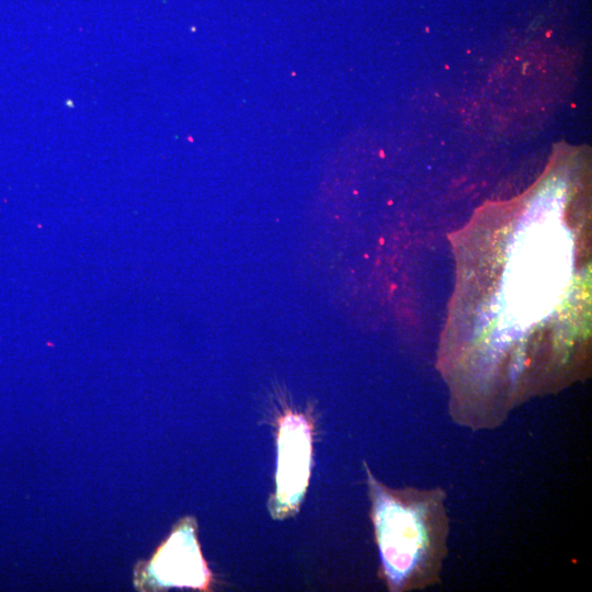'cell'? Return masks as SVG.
Instances as JSON below:
<instances>
[{"mask_svg":"<svg viewBox=\"0 0 592 592\" xmlns=\"http://www.w3.org/2000/svg\"><path fill=\"white\" fill-rule=\"evenodd\" d=\"M460 235L437 368L452 420L492 430L590 376V235L544 197L492 231Z\"/></svg>","mask_w":592,"mask_h":592,"instance_id":"cell-1","label":"cell"},{"mask_svg":"<svg viewBox=\"0 0 592 592\" xmlns=\"http://www.w3.org/2000/svg\"><path fill=\"white\" fill-rule=\"evenodd\" d=\"M365 468L379 572L388 590L407 592L437 584L449 533L446 491L440 487L391 489Z\"/></svg>","mask_w":592,"mask_h":592,"instance_id":"cell-2","label":"cell"},{"mask_svg":"<svg viewBox=\"0 0 592 592\" xmlns=\"http://www.w3.org/2000/svg\"><path fill=\"white\" fill-rule=\"evenodd\" d=\"M192 519L181 521L146 563L135 567L138 590L191 588L207 590L210 572L202 557Z\"/></svg>","mask_w":592,"mask_h":592,"instance_id":"cell-3","label":"cell"},{"mask_svg":"<svg viewBox=\"0 0 592 592\" xmlns=\"http://www.w3.org/2000/svg\"><path fill=\"white\" fill-rule=\"evenodd\" d=\"M311 430L301 414L282 418L277 434L276 490L271 502L275 519H283L298 509L310 476Z\"/></svg>","mask_w":592,"mask_h":592,"instance_id":"cell-4","label":"cell"}]
</instances>
